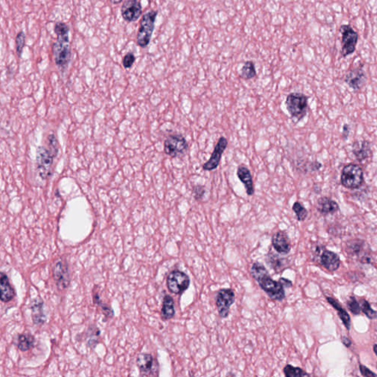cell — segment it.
<instances>
[{
	"label": "cell",
	"mask_w": 377,
	"mask_h": 377,
	"mask_svg": "<svg viewBox=\"0 0 377 377\" xmlns=\"http://www.w3.org/2000/svg\"><path fill=\"white\" fill-rule=\"evenodd\" d=\"M251 275L262 290L270 298L275 301H282L285 298L284 286L280 281H275L271 277L268 270L262 264L254 262L251 268Z\"/></svg>",
	"instance_id": "6da1fadb"
},
{
	"label": "cell",
	"mask_w": 377,
	"mask_h": 377,
	"mask_svg": "<svg viewBox=\"0 0 377 377\" xmlns=\"http://www.w3.org/2000/svg\"><path fill=\"white\" fill-rule=\"evenodd\" d=\"M53 55L55 63L61 72H65L72 59V49L69 34L58 35L53 45Z\"/></svg>",
	"instance_id": "7a4b0ae2"
},
{
	"label": "cell",
	"mask_w": 377,
	"mask_h": 377,
	"mask_svg": "<svg viewBox=\"0 0 377 377\" xmlns=\"http://www.w3.org/2000/svg\"><path fill=\"white\" fill-rule=\"evenodd\" d=\"M158 12L151 11L146 13L141 17L140 23H139V31L136 36V43L138 46L145 48L148 46L153 36L154 28H155V22Z\"/></svg>",
	"instance_id": "3957f363"
},
{
	"label": "cell",
	"mask_w": 377,
	"mask_h": 377,
	"mask_svg": "<svg viewBox=\"0 0 377 377\" xmlns=\"http://www.w3.org/2000/svg\"><path fill=\"white\" fill-rule=\"evenodd\" d=\"M286 106L290 115L300 121L305 117L308 108V97L305 94L293 92L286 99Z\"/></svg>",
	"instance_id": "277c9868"
},
{
	"label": "cell",
	"mask_w": 377,
	"mask_h": 377,
	"mask_svg": "<svg viewBox=\"0 0 377 377\" xmlns=\"http://www.w3.org/2000/svg\"><path fill=\"white\" fill-rule=\"evenodd\" d=\"M340 182L344 187L350 190L360 187L364 182V172L362 167L356 164H348L344 166Z\"/></svg>",
	"instance_id": "5b68a950"
},
{
	"label": "cell",
	"mask_w": 377,
	"mask_h": 377,
	"mask_svg": "<svg viewBox=\"0 0 377 377\" xmlns=\"http://www.w3.org/2000/svg\"><path fill=\"white\" fill-rule=\"evenodd\" d=\"M57 153V144L53 146L51 150L45 147H39L38 150L36 161L39 175L42 178L46 179L51 174L53 160Z\"/></svg>",
	"instance_id": "8992f818"
},
{
	"label": "cell",
	"mask_w": 377,
	"mask_h": 377,
	"mask_svg": "<svg viewBox=\"0 0 377 377\" xmlns=\"http://www.w3.org/2000/svg\"><path fill=\"white\" fill-rule=\"evenodd\" d=\"M188 142L181 134H171L166 137L164 143V153L172 158H180L187 152Z\"/></svg>",
	"instance_id": "52a82bcc"
},
{
	"label": "cell",
	"mask_w": 377,
	"mask_h": 377,
	"mask_svg": "<svg viewBox=\"0 0 377 377\" xmlns=\"http://www.w3.org/2000/svg\"><path fill=\"white\" fill-rule=\"evenodd\" d=\"M365 240L361 239H351L348 240L345 244V251L349 257H355L359 262L363 264H370L371 258L370 257V250L366 247Z\"/></svg>",
	"instance_id": "ba28073f"
},
{
	"label": "cell",
	"mask_w": 377,
	"mask_h": 377,
	"mask_svg": "<svg viewBox=\"0 0 377 377\" xmlns=\"http://www.w3.org/2000/svg\"><path fill=\"white\" fill-rule=\"evenodd\" d=\"M190 285V277L183 272L174 270L168 275L166 286L169 291L173 294H182L187 290Z\"/></svg>",
	"instance_id": "9c48e42d"
},
{
	"label": "cell",
	"mask_w": 377,
	"mask_h": 377,
	"mask_svg": "<svg viewBox=\"0 0 377 377\" xmlns=\"http://www.w3.org/2000/svg\"><path fill=\"white\" fill-rule=\"evenodd\" d=\"M315 259L318 262L319 265L331 273L337 271L341 264L340 257L336 253L320 246L317 247L315 251Z\"/></svg>",
	"instance_id": "30bf717a"
},
{
	"label": "cell",
	"mask_w": 377,
	"mask_h": 377,
	"mask_svg": "<svg viewBox=\"0 0 377 377\" xmlns=\"http://www.w3.org/2000/svg\"><path fill=\"white\" fill-rule=\"evenodd\" d=\"M340 31L342 34L341 54L342 57H346L354 53L358 42V34L348 25H342Z\"/></svg>",
	"instance_id": "8fae6325"
},
{
	"label": "cell",
	"mask_w": 377,
	"mask_h": 377,
	"mask_svg": "<svg viewBox=\"0 0 377 377\" xmlns=\"http://www.w3.org/2000/svg\"><path fill=\"white\" fill-rule=\"evenodd\" d=\"M235 301V293L232 289H221L216 296V306L221 318H226L229 315L230 308Z\"/></svg>",
	"instance_id": "7c38bea8"
},
{
	"label": "cell",
	"mask_w": 377,
	"mask_h": 377,
	"mask_svg": "<svg viewBox=\"0 0 377 377\" xmlns=\"http://www.w3.org/2000/svg\"><path fill=\"white\" fill-rule=\"evenodd\" d=\"M136 365L142 376L158 375V362L150 353H140L136 359Z\"/></svg>",
	"instance_id": "4fadbf2b"
},
{
	"label": "cell",
	"mask_w": 377,
	"mask_h": 377,
	"mask_svg": "<svg viewBox=\"0 0 377 377\" xmlns=\"http://www.w3.org/2000/svg\"><path fill=\"white\" fill-rule=\"evenodd\" d=\"M142 14L141 3L138 0H126L121 8V15L127 23L137 21Z\"/></svg>",
	"instance_id": "5bb4252c"
},
{
	"label": "cell",
	"mask_w": 377,
	"mask_h": 377,
	"mask_svg": "<svg viewBox=\"0 0 377 377\" xmlns=\"http://www.w3.org/2000/svg\"><path fill=\"white\" fill-rule=\"evenodd\" d=\"M228 146V140L224 136H221L215 145L213 153L210 159L203 165V169L205 171H212L217 169L221 162L223 153Z\"/></svg>",
	"instance_id": "9a60e30c"
},
{
	"label": "cell",
	"mask_w": 377,
	"mask_h": 377,
	"mask_svg": "<svg viewBox=\"0 0 377 377\" xmlns=\"http://www.w3.org/2000/svg\"><path fill=\"white\" fill-rule=\"evenodd\" d=\"M53 277L59 290H64L68 287L70 282L68 266L65 261H58L53 267Z\"/></svg>",
	"instance_id": "2e32d148"
},
{
	"label": "cell",
	"mask_w": 377,
	"mask_h": 377,
	"mask_svg": "<svg viewBox=\"0 0 377 377\" xmlns=\"http://www.w3.org/2000/svg\"><path fill=\"white\" fill-rule=\"evenodd\" d=\"M365 73L362 68L358 67L348 72L345 75V82L355 91H359L365 83Z\"/></svg>",
	"instance_id": "e0dca14e"
},
{
	"label": "cell",
	"mask_w": 377,
	"mask_h": 377,
	"mask_svg": "<svg viewBox=\"0 0 377 377\" xmlns=\"http://www.w3.org/2000/svg\"><path fill=\"white\" fill-rule=\"evenodd\" d=\"M272 246L279 254H289L291 251V244L288 236L284 232L279 231L272 237Z\"/></svg>",
	"instance_id": "ac0fdd59"
},
{
	"label": "cell",
	"mask_w": 377,
	"mask_h": 377,
	"mask_svg": "<svg viewBox=\"0 0 377 377\" xmlns=\"http://www.w3.org/2000/svg\"><path fill=\"white\" fill-rule=\"evenodd\" d=\"M237 175L240 181L244 184L248 196H252L254 194L255 190H254V181H253L252 175L250 169L244 165H240L237 168Z\"/></svg>",
	"instance_id": "d6986e66"
},
{
	"label": "cell",
	"mask_w": 377,
	"mask_h": 377,
	"mask_svg": "<svg viewBox=\"0 0 377 377\" xmlns=\"http://www.w3.org/2000/svg\"><path fill=\"white\" fill-rule=\"evenodd\" d=\"M317 210L322 215H333L340 210L338 204L329 198L321 197L318 199L316 206Z\"/></svg>",
	"instance_id": "ffe728a7"
},
{
	"label": "cell",
	"mask_w": 377,
	"mask_h": 377,
	"mask_svg": "<svg viewBox=\"0 0 377 377\" xmlns=\"http://www.w3.org/2000/svg\"><path fill=\"white\" fill-rule=\"evenodd\" d=\"M352 152L356 159L362 161L371 156V147L368 141H356L352 144Z\"/></svg>",
	"instance_id": "44dd1931"
},
{
	"label": "cell",
	"mask_w": 377,
	"mask_h": 377,
	"mask_svg": "<svg viewBox=\"0 0 377 377\" xmlns=\"http://www.w3.org/2000/svg\"><path fill=\"white\" fill-rule=\"evenodd\" d=\"M31 315L34 324L42 325L46 321V315L44 311V302L41 298L34 300L31 304Z\"/></svg>",
	"instance_id": "7402d4cb"
},
{
	"label": "cell",
	"mask_w": 377,
	"mask_h": 377,
	"mask_svg": "<svg viewBox=\"0 0 377 377\" xmlns=\"http://www.w3.org/2000/svg\"><path fill=\"white\" fill-rule=\"evenodd\" d=\"M326 300H327V302L329 304H331L332 307L337 311V315H338L339 318L341 320L344 326L346 328L347 330H350L351 329V318H350V315L348 313V312L345 310V309L342 307L341 304L339 303V301L337 299H334V298H331V297H326Z\"/></svg>",
	"instance_id": "603a6c76"
},
{
	"label": "cell",
	"mask_w": 377,
	"mask_h": 377,
	"mask_svg": "<svg viewBox=\"0 0 377 377\" xmlns=\"http://www.w3.org/2000/svg\"><path fill=\"white\" fill-rule=\"evenodd\" d=\"M1 300L3 302H9L15 296V291L9 282L6 273H1Z\"/></svg>",
	"instance_id": "cb8c5ba5"
},
{
	"label": "cell",
	"mask_w": 377,
	"mask_h": 377,
	"mask_svg": "<svg viewBox=\"0 0 377 377\" xmlns=\"http://www.w3.org/2000/svg\"><path fill=\"white\" fill-rule=\"evenodd\" d=\"M175 314V304L173 298L170 295H165L163 299L162 308H161V316L163 320H170Z\"/></svg>",
	"instance_id": "d4e9b609"
},
{
	"label": "cell",
	"mask_w": 377,
	"mask_h": 377,
	"mask_svg": "<svg viewBox=\"0 0 377 377\" xmlns=\"http://www.w3.org/2000/svg\"><path fill=\"white\" fill-rule=\"evenodd\" d=\"M100 331L95 325H92L88 328L87 331L85 334L86 337V342L87 346L93 348L100 340Z\"/></svg>",
	"instance_id": "484cf974"
},
{
	"label": "cell",
	"mask_w": 377,
	"mask_h": 377,
	"mask_svg": "<svg viewBox=\"0 0 377 377\" xmlns=\"http://www.w3.org/2000/svg\"><path fill=\"white\" fill-rule=\"evenodd\" d=\"M267 257H268V258L266 259V262H268V264H269L271 268H273L277 273H280V272H282L283 270L285 269L286 265H287L286 259L281 258L279 256L273 254H268Z\"/></svg>",
	"instance_id": "4316f807"
},
{
	"label": "cell",
	"mask_w": 377,
	"mask_h": 377,
	"mask_svg": "<svg viewBox=\"0 0 377 377\" xmlns=\"http://www.w3.org/2000/svg\"><path fill=\"white\" fill-rule=\"evenodd\" d=\"M35 339L31 334H19L17 337V347L22 351H27L32 348L34 345Z\"/></svg>",
	"instance_id": "83f0119b"
},
{
	"label": "cell",
	"mask_w": 377,
	"mask_h": 377,
	"mask_svg": "<svg viewBox=\"0 0 377 377\" xmlns=\"http://www.w3.org/2000/svg\"><path fill=\"white\" fill-rule=\"evenodd\" d=\"M256 76H257V71H256L254 63L253 61H246L242 67L240 77L245 80H250L255 78Z\"/></svg>",
	"instance_id": "f1b7e54d"
},
{
	"label": "cell",
	"mask_w": 377,
	"mask_h": 377,
	"mask_svg": "<svg viewBox=\"0 0 377 377\" xmlns=\"http://www.w3.org/2000/svg\"><path fill=\"white\" fill-rule=\"evenodd\" d=\"M283 372L284 374L287 377H300V376H309V373L304 371L302 368L299 367H294L292 365H288L284 366L283 368Z\"/></svg>",
	"instance_id": "f546056e"
},
{
	"label": "cell",
	"mask_w": 377,
	"mask_h": 377,
	"mask_svg": "<svg viewBox=\"0 0 377 377\" xmlns=\"http://www.w3.org/2000/svg\"><path fill=\"white\" fill-rule=\"evenodd\" d=\"M293 211L295 212L296 215L297 220L298 221H305L308 216V211L305 207L301 204V203L296 201L293 206Z\"/></svg>",
	"instance_id": "4dcf8cb0"
},
{
	"label": "cell",
	"mask_w": 377,
	"mask_h": 377,
	"mask_svg": "<svg viewBox=\"0 0 377 377\" xmlns=\"http://www.w3.org/2000/svg\"><path fill=\"white\" fill-rule=\"evenodd\" d=\"M361 311L370 320H375L377 318V311L372 309L370 303L366 300H362L360 301Z\"/></svg>",
	"instance_id": "1f68e13d"
},
{
	"label": "cell",
	"mask_w": 377,
	"mask_h": 377,
	"mask_svg": "<svg viewBox=\"0 0 377 377\" xmlns=\"http://www.w3.org/2000/svg\"><path fill=\"white\" fill-rule=\"evenodd\" d=\"M347 307L348 310L353 314V315H358L360 314L361 308L360 304L358 302L354 296H350L346 302Z\"/></svg>",
	"instance_id": "d6a6232c"
},
{
	"label": "cell",
	"mask_w": 377,
	"mask_h": 377,
	"mask_svg": "<svg viewBox=\"0 0 377 377\" xmlns=\"http://www.w3.org/2000/svg\"><path fill=\"white\" fill-rule=\"evenodd\" d=\"M94 303L101 306L103 313L104 314V315L106 318H111L114 316L113 309H111L110 306L106 305V304H103V303L101 302V300L100 299V297H99V295H97V293H96L95 295L94 294Z\"/></svg>",
	"instance_id": "836d02e7"
},
{
	"label": "cell",
	"mask_w": 377,
	"mask_h": 377,
	"mask_svg": "<svg viewBox=\"0 0 377 377\" xmlns=\"http://www.w3.org/2000/svg\"><path fill=\"white\" fill-rule=\"evenodd\" d=\"M25 45V34L23 31H21L17 34V37H16V51H17V54L19 57H21Z\"/></svg>",
	"instance_id": "e575fe53"
},
{
	"label": "cell",
	"mask_w": 377,
	"mask_h": 377,
	"mask_svg": "<svg viewBox=\"0 0 377 377\" xmlns=\"http://www.w3.org/2000/svg\"><path fill=\"white\" fill-rule=\"evenodd\" d=\"M206 193L205 186L201 184H197L193 186V195L194 196L195 200L200 201L202 200L204 195Z\"/></svg>",
	"instance_id": "d590c367"
},
{
	"label": "cell",
	"mask_w": 377,
	"mask_h": 377,
	"mask_svg": "<svg viewBox=\"0 0 377 377\" xmlns=\"http://www.w3.org/2000/svg\"><path fill=\"white\" fill-rule=\"evenodd\" d=\"M135 61H136V58L133 53H127L122 59V65L125 69H129L134 64Z\"/></svg>",
	"instance_id": "8d00e7d4"
},
{
	"label": "cell",
	"mask_w": 377,
	"mask_h": 377,
	"mask_svg": "<svg viewBox=\"0 0 377 377\" xmlns=\"http://www.w3.org/2000/svg\"><path fill=\"white\" fill-rule=\"evenodd\" d=\"M359 370H360L361 374L362 376L365 377H373L377 376L376 373H373V371L367 368L365 365L362 364H359Z\"/></svg>",
	"instance_id": "74e56055"
},
{
	"label": "cell",
	"mask_w": 377,
	"mask_h": 377,
	"mask_svg": "<svg viewBox=\"0 0 377 377\" xmlns=\"http://www.w3.org/2000/svg\"><path fill=\"white\" fill-rule=\"evenodd\" d=\"M341 341L342 344H343L345 347H347V348H349V347H351V345H352V342H351V340H350L348 337H345V336H342Z\"/></svg>",
	"instance_id": "f35d334b"
},
{
	"label": "cell",
	"mask_w": 377,
	"mask_h": 377,
	"mask_svg": "<svg viewBox=\"0 0 377 377\" xmlns=\"http://www.w3.org/2000/svg\"><path fill=\"white\" fill-rule=\"evenodd\" d=\"M279 280L282 283L284 287H288V288L289 287H293V283H292L291 281L288 280V279H284V278H280V279H279Z\"/></svg>",
	"instance_id": "ab89813d"
},
{
	"label": "cell",
	"mask_w": 377,
	"mask_h": 377,
	"mask_svg": "<svg viewBox=\"0 0 377 377\" xmlns=\"http://www.w3.org/2000/svg\"><path fill=\"white\" fill-rule=\"evenodd\" d=\"M348 134H349V125H345L342 128V137H343V139H346Z\"/></svg>",
	"instance_id": "60d3db41"
},
{
	"label": "cell",
	"mask_w": 377,
	"mask_h": 377,
	"mask_svg": "<svg viewBox=\"0 0 377 377\" xmlns=\"http://www.w3.org/2000/svg\"><path fill=\"white\" fill-rule=\"evenodd\" d=\"M110 2L112 5H118L122 3V0H110Z\"/></svg>",
	"instance_id": "b9f144b4"
},
{
	"label": "cell",
	"mask_w": 377,
	"mask_h": 377,
	"mask_svg": "<svg viewBox=\"0 0 377 377\" xmlns=\"http://www.w3.org/2000/svg\"><path fill=\"white\" fill-rule=\"evenodd\" d=\"M373 351H374L375 354H376L377 356V344H374V345H373Z\"/></svg>",
	"instance_id": "7bdbcfd3"
},
{
	"label": "cell",
	"mask_w": 377,
	"mask_h": 377,
	"mask_svg": "<svg viewBox=\"0 0 377 377\" xmlns=\"http://www.w3.org/2000/svg\"><path fill=\"white\" fill-rule=\"evenodd\" d=\"M376 368H377V363H376Z\"/></svg>",
	"instance_id": "ee69618b"
}]
</instances>
